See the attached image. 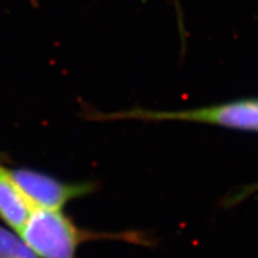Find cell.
Masks as SVG:
<instances>
[{"label": "cell", "instance_id": "1", "mask_svg": "<svg viewBox=\"0 0 258 258\" xmlns=\"http://www.w3.org/2000/svg\"><path fill=\"white\" fill-rule=\"evenodd\" d=\"M18 233L40 258H74L84 241L106 237L82 230L61 211L46 208L32 209Z\"/></svg>", "mask_w": 258, "mask_h": 258}, {"label": "cell", "instance_id": "2", "mask_svg": "<svg viewBox=\"0 0 258 258\" xmlns=\"http://www.w3.org/2000/svg\"><path fill=\"white\" fill-rule=\"evenodd\" d=\"M11 176L34 208L61 211L74 199L92 192L93 183H63L37 171L11 170Z\"/></svg>", "mask_w": 258, "mask_h": 258}, {"label": "cell", "instance_id": "3", "mask_svg": "<svg viewBox=\"0 0 258 258\" xmlns=\"http://www.w3.org/2000/svg\"><path fill=\"white\" fill-rule=\"evenodd\" d=\"M34 206L12 178L10 170L0 165V219L18 233Z\"/></svg>", "mask_w": 258, "mask_h": 258}, {"label": "cell", "instance_id": "4", "mask_svg": "<svg viewBox=\"0 0 258 258\" xmlns=\"http://www.w3.org/2000/svg\"><path fill=\"white\" fill-rule=\"evenodd\" d=\"M0 258H40L21 235L0 226Z\"/></svg>", "mask_w": 258, "mask_h": 258}]
</instances>
